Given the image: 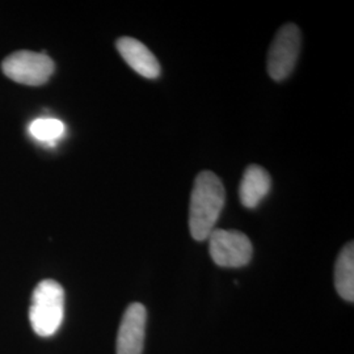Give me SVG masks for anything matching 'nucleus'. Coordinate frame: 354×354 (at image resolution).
<instances>
[{
    "label": "nucleus",
    "instance_id": "1",
    "mask_svg": "<svg viewBox=\"0 0 354 354\" xmlns=\"http://www.w3.org/2000/svg\"><path fill=\"white\" fill-rule=\"evenodd\" d=\"M226 200L221 178L212 171L200 172L190 196L189 230L196 241H206L215 230V223Z\"/></svg>",
    "mask_w": 354,
    "mask_h": 354
},
{
    "label": "nucleus",
    "instance_id": "2",
    "mask_svg": "<svg viewBox=\"0 0 354 354\" xmlns=\"http://www.w3.org/2000/svg\"><path fill=\"white\" fill-rule=\"evenodd\" d=\"M64 317V290L54 279H44L32 294L29 320L41 337H50L62 326Z\"/></svg>",
    "mask_w": 354,
    "mask_h": 354
},
{
    "label": "nucleus",
    "instance_id": "3",
    "mask_svg": "<svg viewBox=\"0 0 354 354\" xmlns=\"http://www.w3.org/2000/svg\"><path fill=\"white\" fill-rule=\"evenodd\" d=\"M3 73L13 82L26 86H42L54 73V62L44 53L21 50L8 55L1 64Z\"/></svg>",
    "mask_w": 354,
    "mask_h": 354
},
{
    "label": "nucleus",
    "instance_id": "4",
    "mask_svg": "<svg viewBox=\"0 0 354 354\" xmlns=\"http://www.w3.org/2000/svg\"><path fill=\"white\" fill-rule=\"evenodd\" d=\"M209 239L210 256L222 268H241L252 259V243L241 231L214 230Z\"/></svg>",
    "mask_w": 354,
    "mask_h": 354
},
{
    "label": "nucleus",
    "instance_id": "5",
    "mask_svg": "<svg viewBox=\"0 0 354 354\" xmlns=\"http://www.w3.org/2000/svg\"><path fill=\"white\" fill-rule=\"evenodd\" d=\"M302 35L295 24H285L273 39L268 54V73L281 82L290 75L299 57Z\"/></svg>",
    "mask_w": 354,
    "mask_h": 354
},
{
    "label": "nucleus",
    "instance_id": "6",
    "mask_svg": "<svg viewBox=\"0 0 354 354\" xmlns=\"http://www.w3.org/2000/svg\"><path fill=\"white\" fill-rule=\"evenodd\" d=\"M147 311L140 304L127 308L117 335V354H142L146 335Z\"/></svg>",
    "mask_w": 354,
    "mask_h": 354
},
{
    "label": "nucleus",
    "instance_id": "7",
    "mask_svg": "<svg viewBox=\"0 0 354 354\" xmlns=\"http://www.w3.org/2000/svg\"><path fill=\"white\" fill-rule=\"evenodd\" d=\"M117 50L136 73L147 79L160 75V64L152 51L140 41L131 37H121L117 41Z\"/></svg>",
    "mask_w": 354,
    "mask_h": 354
},
{
    "label": "nucleus",
    "instance_id": "8",
    "mask_svg": "<svg viewBox=\"0 0 354 354\" xmlns=\"http://www.w3.org/2000/svg\"><path fill=\"white\" fill-rule=\"evenodd\" d=\"M272 180L269 174L260 165H250L241 178L239 197L243 206L253 209L261 203L270 190Z\"/></svg>",
    "mask_w": 354,
    "mask_h": 354
},
{
    "label": "nucleus",
    "instance_id": "9",
    "mask_svg": "<svg viewBox=\"0 0 354 354\" xmlns=\"http://www.w3.org/2000/svg\"><path fill=\"white\" fill-rule=\"evenodd\" d=\"M335 286L342 299L354 301V245L351 241L342 248L335 266Z\"/></svg>",
    "mask_w": 354,
    "mask_h": 354
},
{
    "label": "nucleus",
    "instance_id": "10",
    "mask_svg": "<svg viewBox=\"0 0 354 354\" xmlns=\"http://www.w3.org/2000/svg\"><path fill=\"white\" fill-rule=\"evenodd\" d=\"M66 133V125L57 118H37L29 125V134L42 143L55 145Z\"/></svg>",
    "mask_w": 354,
    "mask_h": 354
}]
</instances>
